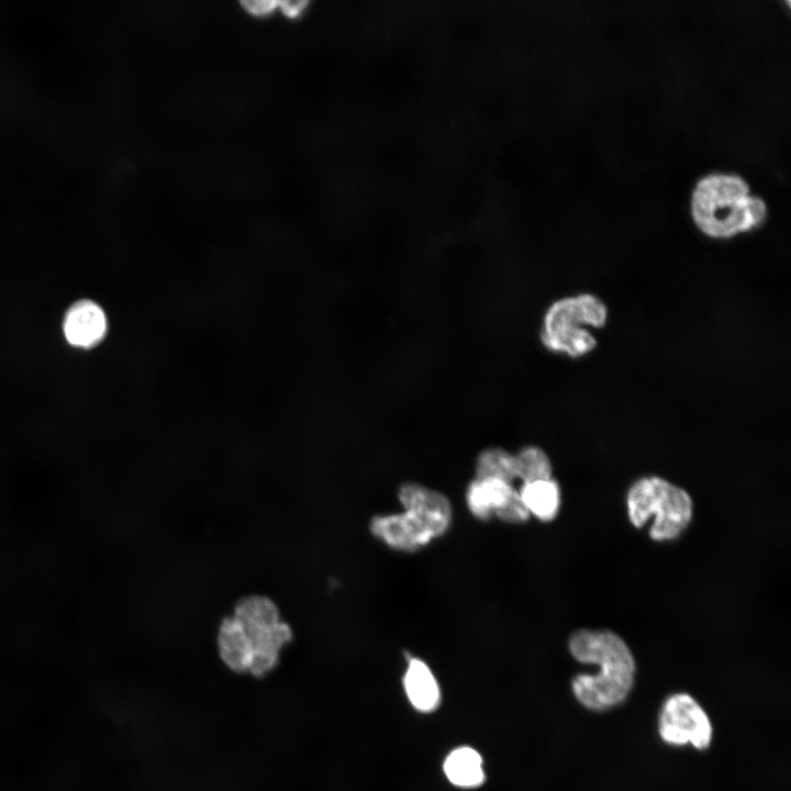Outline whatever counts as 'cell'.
<instances>
[{
  "mask_svg": "<svg viewBox=\"0 0 791 791\" xmlns=\"http://www.w3.org/2000/svg\"><path fill=\"white\" fill-rule=\"evenodd\" d=\"M292 639L290 625L268 597L252 594L238 600L218 631V650L232 671L264 677L279 664Z\"/></svg>",
  "mask_w": 791,
  "mask_h": 791,
  "instance_id": "obj_1",
  "label": "cell"
},
{
  "mask_svg": "<svg viewBox=\"0 0 791 791\" xmlns=\"http://www.w3.org/2000/svg\"><path fill=\"white\" fill-rule=\"evenodd\" d=\"M108 330V315L92 299H79L73 302L65 311L62 321L65 342L80 350H89L101 344Z\"/></svg>",
  "mask_w": 791,
  "mask_h": 791,
  "instance_id": "obj_7",
  "label": "cell"
},
{
  "mask_svg": "<svg viewBox=\"0 0 791 791\" xmlns=\"http://www.w3.org/2000/svg\"><path fill=\"white\" fill-rule=\"evenodd\" d=\"M403 511L419 519L434 538L444 535L453 521L449 499L442 492L416 482H404L398 489Z\"/></svg>",
  "mask_w": 791,
  "mask_h": 791,
  "instance_id": "obj_8",
  "label": "cell"
},
{
  "mask_svg": "<svg viewBox=\"0 0 791 791\" xmlns=\"http://www.w3.org/2000/svg\"><path fill=\"white\" fill-rule=\"evenodd\" d=\"M244 7L256 15H261L270 12L272 9H275L278 5L277 1H245L243 2Z\"/></svg>",
  "mask_w": 791,
  "mask_h": 791,
  "instance_id": "obj_17",
  "label": "cell"
},
{
  "mask_svg": "<svg viewBox=\"0 0 791 791\" xmlns=\"http://www.w3.org/2000/svg\"><path fill=\"white\" fill-rule=\"evenodd\" d=\"M605 304L595 296L583 293L554 302L547 310L542 327L544 345L570 357H580L597 346L595 337L586 326L605 325Z\"/></svg>",
  "mask_w": 791,
  "mask_h": 791,
  "instance_id": "obj_5",
  "label": "cell"
},
{
  "mask_svg": "<svg viewBox=\"0 0 791 791\" xmlns=\"http://www.w3.org/2000/svg\"><path fill=\"white\" fill-rule=\"evenodd\" d=\"M569 651L583 664L600 667L595 675L580 673L571 681L576 699L592 711L611 709L630 693L635 672L626 643L610 631L579 630L568 640Z\"/></svg>",
  "mask_w": 791,
  "mask_h": 791,
  "instance_id": "obj_2",
  "label": "cell"
},
{
  "mask_svg": "<svg viewBox=\"0 0 791 791\" xmlns=\"http://www.w3.org/2000/svg\"><path fill=\"white\" fill-rule=\"evenodd\" d=\"M278 5L281 7L286 14L296 16L304 9L307 1H282L278 2Z\"/></svg>",
  "mask_w": 791,
  "mask_h": 791,
  "instance_id": "obj_18",
  "label": "cell"
},
{
  "mask_svg": "<svg viewBox=\"0 0 791 791\" xmlns=\"http://www.w3.org/2000/svg\"><path fill=\"white\" fill-rule=\"evenodd\" d=\"M515 476L522 483L553 478L552 463L546 453L527 446L514 455Z\"/></svg>",
  "mask_w": 791,
  "mask_h": 791,
  "instance_id": "obj_14",
  "label": "cell"
},
{
  "mask_svg": "<svg viewBox=\"0 0 791 791\" xmlns=\"http://www.w3.org/2000/svg\"><path fill=\"white\" fill-rule=\"evenodd\" d=\"M519 492L531 516L543 522L556 517L560 508V489L553 478L522 483Z\"/></svg>",
  "mask_w": 791,
  "mask_h": 791,
  "instance_id": "obj_13",
  "label": "cell"
},
{
  "mask_svg": "<svg viewBox=\"0 0 791 791\" xmlns=\"http://www.w3.org/2000/svg\"><path fill=\"white\" fill-rule=\"evenodd\" d=\"M495 516L509 524H522L531 517L519 490H515L511 499L497 512Z\"/></svg>",
  "mask_w": 791,
  "mask_h": 791,
  "instance_id": "obj_16",
  "label": "cell"
},
{
  "mask_svg": "<svg viewBox=\"0 0 791 791\" xmlns=\"http://www.w3.org/2000/svg\"><path fill=\"white\" fill-rule=\"evenodd\" d=\"M764 199L751 193L737 174L711 172L691 193L690 212L698 229L713 238H729L760 226L767 218Z\"/></svg>",
  "mask_w": 791,
  "mask_h": 791,
  "instance_id": "obj_3",
  "label": "cell"
},
{
  "mask_svg": "<svg viewBox=\"0 0 791 791\" xmlns=\"http://www.w3.org/2000/svg\"><path fill=\"white\" fill-rule=\"evenodd\" d=\"M626 503L630 521L636 527L654 516L649 535L658 542L677 538L692 517L689 493L659 477L637 480L627 493Z\"/></svg>",
  "mask_w": 791,
  "mask_h": 791,
  "instance_id": "obj_4",
  "label": "cell"
},
{
  "mask_svg": "<svg viewBox=\"0 0 791 791\" xmlns=\"http://www.w3.org/2000/svg\"><path fill=\"white\" fill-rule=\"evenodd\" d=\"M476 478H497L512 483L516 479L514 455L502 448L484 449L476 461Z\"/></svg>",
  "mask_w": 791,
  "mask_h": 791,
  "instance_id": "obj_15",
  "label": "cell"
},
{
  "mask_svg": "<svg viewBox=\"0 0 791 791\" xmlns=\"http://www.w3.org/2000/svg\"><path fill=\"white\" fill-rule=\"evenodd\" d=\"M442 769L447 781L459 789H476L486 782L484 760L469 745L456 746L445 756Z\"/></svg>",
  "mask_w": 791,
  "mask_h": 791,
  "instance_id": "obj_12",
  "label": "cell"
},
{
  "mask_svg": "<svg viewBox=\"0 0 791 791\" xmlns=\"http://www.w3.org/2000/svg\"><path fill=\"white\" fill-rule=\"evenodd\" d=\"M402 687L410 705L419 713H433L442 703V690L432 668L421 658H408Z\"/></svg>",
  "mask_w": 791,
  "mask_h": 791,
  "instance_id": "obj_10",
  "label": "cell"
},
{
  "mask_svg": "<svg viewBox=\"0 0 791 791\" xmlns=\"http://www.w3.org/2000/svg\"><path fill=\"white\" fill-rule=\"evenodd\" d=\"M371 534L388 547L413 553L428 545L434 536L431 531L409 512L378 514L370 520Z\"/></svg>",
  "mask_w": 791,
  "mask_h": 791,
  "instance_id": "obj_9",
  "label": "cell"
},
{
  "mask_svg": "<svg viewBox=\"0 0 791 791\" xmlns=\"http://www.w3.org/2000/svg\"><path fill=\"white\" fill-rule=\"evenodd\" d=\"M659 734L671 745L691 744L698 749L709 747L712 738L710 720L700 704L687 693L669 697L659 716Z\"/></svg>",
  "mask_w": 791,
  "mask_h": 791,
  "instance_id": "obj_6",
  "label": "cell"
},
{
  "mask_svg": "<svg viewBox=\"0 0 791 791\" xmlns=\"http://www.w3.org/2000/svg\"><path fill=\"white\" fill-rule=\"evenodd\" d=\"M516 489L511 482L497 478H475L466 490V504L474 517L480 521L495 516Z\"/></svg>",
  "mask_w": 791,
  "mask_h": 791,
  "instance_id": "obj_11",
  "label": "cell"
}]
</instances>
